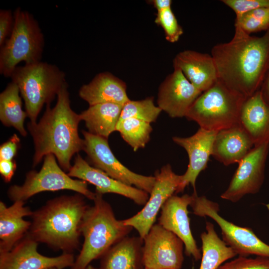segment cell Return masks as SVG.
Masks as SVG:
<instances>
[{"label":"cell","instance_id":"32","mask_svg":"<svg viewBox=\"0 0 269 269\" xmlns=\"http://www.w3.org/2000/svg\"><path fill=\"white\" fill-rule=\"evenodd\" d=\"M217 269H269V258L257 256L255 258L239 256L224 263Z\"/></svg>","mask_w":269,"mask_h":269},{"label":"cell","instance_id":"18","mask_svg":"<svg viewBox=\"0 0 269 269\" xmlns=\"http://www.w3.org/2000/svg\"><path fill=\"white\" fill-rule=\"evenodd\" d=\"M217 133L199 128L190 136L172 137L175 143L186 150L189 158L187 169L185 173L182 175L181 181L176 193L183 192L189 184L193 187L194 192H196L197 178L207 166L210 156L212 155L213 145Z\"/></svg>","mask_w":269,"mask_h":269},{"label":"cell","instance_id":"12","mask_svg":"<svg viewBox=\"0 0 269 269\" xmlns=\"http://www.w3.org/2000/svg\"><path fill=\"white\" fill-rule=\"evenodd\" d=\"M155 183L144 207L131 218L124 220L125 225L134 228L142 239L155 223L157 215L166 200L177 192L182 175L176 174L167 164L155 172Z\"/></svg>","mask_w":269,"mask_h":269},{"label":"cell","instance_id":"38","mask_svg":"<svg viewBox=\"0 0 269 269\" xmlns=\"http://www.w3.org/2000/svg\"><path fill=\"white\" fill-rule=\"evenodd\" d=\"M149 1L156 8L157 11L171 7L172 4L171 0H152Z\"/></svg>","mask_w":269,"mask_h":269},{"label":"cell","instance_id":"22","mask_svg":"<svg viewBox=\"0 0 269 269\" xmlns=\"http://www.w3.org/2000/svg\"><path fill=\"white\" fill-rule=\"evenodd\" d=\"M79 95L89 106L103 103L124 106L130 100L127 93L126 84L108 72L97 74L90 82L82 85Z\"/></svg>","mask_w":269,"mask_h":269},{"label":"cell","instance_id":"1","mask_svg":"<svg viewBox=\"0 0 269 269\" xmlns=\"http://www.w3.org/2000/svg\"><path fill=\"white\" fill-rule=\"evenodd\" d=\"M211 55L218 81L247 99L260 90L269 70V29L255 36L235 27L232 39L214 45Z\"/></svg>","mask_w":269,"mask_h":269},{"label":"cell","instance_id":"31","mask_svg":"<svg viewBox=\"0 0 269 269\" xmlns=\"http://www.w3.org/2000/svg\"><path fill=\"white\" fill-rule=\"evenodd\" d=\"M155 22L163 28L165 39L169 42H176L183 33L171 7L157 11Z\"/></svg>","mask_w":269,"mask_h":269},{"label":"cell","instance_id":"37","mask_svg":"<svg viewBox=\"0 0 269 269\" xmlns=\"http://www.w3.org/2000/svg\"><path fill=\"white\" fill-rule=\"evenodd\" d=\"M259 90L263 99L269 106V70L268 71Z\"/></svg>","mask_w":269,"mask_h":269},{"label":"cell","instance_id":"36","mask_svg":"<svg viewBox=\"0 0 269 269\" xmlns=\"http://www.w3.org/2000/svg\"><path fill=\"white\" fill-rule=\"evenodd\" d=\"M16 169V163L13 160H0V173L5 183L10 182Z\"/></svg>","mask_w":269,"mask_h":269},{"label":"cell","instance_id":"39","mask_svg":"<svg viewBox=\"0 0 269 269\" xmlns=\"http://www.w3.org/2000/svg\"><path fill=\"white\" fill-rule=\"evenodd\" d=\"M86 269H99L97 268H95L94 267H93L92 265H89Z\"/></svg>","mask_w":269,"mask_h":269},{"label":"cell","instance_id":"7","mask_svg":"<svg viewBox=\"0 0 269 269\" xmlns=\"http://www.w3.org/2000/svg\"><path fill=\"white\" fill-rule=\"evenodd\" d=\"M246 99L218 81L199 96L185 117L200 128L218 132L240 124L241 110Z\"/></svg>","mask_w":269,"mask_h":269},{"label":"cell","instance_id":"29","mask_svg":"<svg viewBox=\"0 0 269 269\" xmlns=\"http://www.w3.org/2000/svg\"><path fill=\"white\" fill-rule=\"evenodd\" d=\"M161 111L154 105L152 97L138 101L130 100L123 106L119 121L135 118L151 123L156 121Z\"/></svg>","mask_w":269,"mask_h":269},{"label":"cell","instance_id":"33","mask_svg":"<svg viewBox=\"0 0 269 269\" xmlns=\"http://www.w3.org/2000/svg\"><path fill=\"white\" fill-rule=\"evenodd\" d=\"M221 1L234 11L236 18L259 8L269 7V0H222Z\"/></svg>","mask_w":269,"mask_h":269},{"label":"cell","instance_id":"17","mask_svg":"<svg viewBox=\"0 0 269 269\" xmlns=\"http://www.w3.org/2000/svg\"><path fill=\"white\" fill-rule=\"evenodd\" d=\"M67 174L71 177L94 185L96 192L102 195L105 193L121 195L139 205H144L149 198L146 192L113 178L102 170L91 165L79 153L76 154L74 164Z\"/></svg>","mask_w":269,"mask_h":269},{"label":"cell","instance_id":"5","mask_svg":"<svg viewBox=\"0 0 269 269\" xmlns=\"http://www.w3.org/2000/svg\"><path fill=\"white\" fill-rule=\"evenodd\" d=\"M18 86L30 122L36 123L44 105H50L68 85L65 73L55 65L40 61L16 67L10 77Z\"/></svg>","mask_w":269,"mask_h":269},{"label":"cell","instance_id":"27","mask_svg":"<svg viewBox=\"0 0 269 269\" xmlns=\"http://www.w3.org/2000/svg\"><path fill=\"white\" fill-rule=\"evenodd\" d=\"M19 94L18 86L12 81L0 94V120L4 126L15 128L25 137L27 132L24 128V122L28 116L22 110Z\"/></svg>","mask_w":269,"mask_h":269},{"label":"cell","instance_id":"15","mask_svg":"<svg viewBox=\"0 0 269 269\" xmlns=\"http://www.w3.org/2000/svg\"><path fill=\"white\" fill-rule=\"evenodd\" d=\"M192 200V195L187 194L169 197L161 209L158 224L179 237L184 243L185 254L197 261L202 254L190 228L188 206Z\"/></svg>","mask_w":269,"mask_h":269},{"label":"cell","instance_id":"13","mask_svg":"<svg viewBox=\"0 0 269 269\" xmlns=\"http://www.w3.org/2000/svg\"><path fill=\"white\" fill-rule=\"evenodd\" d=\"M269 151V143L254 146L238 163L228 188L221 198L236 203L246 195L258 193L264 182Z\"/></svg>","mask_w":269,"mask_h":269},{"label":"cell","instance_id":"6","mask_svg":"<svg viewBox=\"0 0 269 269\" xmlns=\"http://www.w3.org/2000/svg\"><path fill=\"white\" fill-rule=\"evenodd\" d=\"M9 37L0 49V73L10 77L17 64L41 61L44 46V36L38 21L28 11L17 8Z\"/></svg>","mask_w":269,"mask_h":269},{"label":"cell","instance_id":"3","mask_svg":"<svg viewBox=\"0 0 269 269\" xmlns=\"http://www.w3.org/2000/svg\"><path fill=\"white\" fill-rule=\"evenodd\" d=\"M85 198L77 193L49 200L33 211L27 235L55 251L73 254L79 249L81 227L89 207Z\"/></svg>","mask_w":269,"mask_h":269},{"label":"cell","instance_id":"30","mask_svg":"<svg viewBox=\"0 0 269 269\" xmlns=\"http://www.w3.org/2000/svg\"><path fill=\"white\" fill-rule=\"evenodd\" d=\"M235 27L244 32L251 33L269 29V7L259 8L236 18Z\"/></svg>","mask_w":269,"mask_h":269},{"label":"cell","instance_id":"23","mask_svg":"<svg viewBox=\"0 0 269 269\" xmlns=\"http://www.w3.org/2000/svg\"><path fill=\"white\" fill-rule=\"evenodd\" d=\"M240 123L250 136L254 146L269 143V106L260 90L244 101Z\"/></svg>","mask_w":269,"mask_h":269},{"label":"cell","instance_id":"16","mask_svg":"<svg viewBox=\"0 0 269 269\" xmlns=\"http://www.w3.org/2000/svg\"><path fill=\"white\" fill-rule=\"evenodd\" d=\"M201 93L180 70L174 69L159 87L157 103L162 111L171 118H182L185 117Z\"/></svg>","mask_w":269,"mask_h":269},{"label":"cell","instance_id":"34","mask_svg":"<svg viewBox=\"0 0 269 269\" xmlns=\"http://www.w3.org/2000/svg\"><path fill=\"white\" fill-rule=\"evenodd\" d=\"M14 24L13 14L11 10H0V47H1L7 37L10 35Z\"/></svg>","mask_w":269,"mask_h":269},{"label":"cell","instance_id":"14","mask_svg":"<svg viewBox=\"0 0 269 269\" xmlns=\"http://www.w3.org/2000/svg\"><path fill=\"white\" fill-rule=\"evenodd\" d=\"M38 245L26 234L10 251L0 253V269H64L73 265V254L45 256L37 251Z\"/></svg>","mask_w":269,"mask_h":269},{"label":"cell","instance_id":"24","mask_svg":"<svg viewBox=\"0 0 269 269\" xmlns=\"http://www.w3.org/2000/svg\"><path fill=\"white\" fill-rule=\"evenodd\" d=\"M143 245L139 236L125 237L101 257L99 269H144Z\"/></svg>","mask_w":269,"mask_h":269},{"label":"cell","instance_id":"28","mask_svg":"<svg viewBox=\"0 0 269 269\" xmlns=\"http://www.w3.org/2000/svg\"><path fill=\"white\" fill-rule=\"evenodd\" d=\"M152 131L150 123L135 118L119 121L116 127V131L134 151L145 147Z\"/></svg>","mask_w":269,"mask_h":269},{"label":"cell","instance_id":"19","mask_svg":"<svg viewBox=\"0 0 269 269\" xmlns=\"http://www.w3.org/2000/svg\"><path fill=\"white\" fill-rule=\"evenodd\" d=\"M173 63L174 69L180 70L202 93L218 81L216 66L211 54L185 50L175 56Z\"/></svg>","mask_w":269,"mask_h":269},{"label":"cell","instance_id":"10","mask_svg":"<svg viewBox=\"0 0 269 269\" xmlns=\"http://www.w3.org/2000/svg\"><path fill=\"white\" fill-rule=\"evenodd\" d=\"M84 136L83 149L92 166L110 177L130 186H134L148 194L155 183L154 176L136 173L123 165L111 149L108 139L82 131Z\"/></svg>","mask_w":269,"mask_h":269},{"label":"cell","instance_id":"26","mask_svg":"<svg viewBox=\"0 0 269 269\" xmlns=\"http://www.w3.org/2000/svg\"><path fill=\"white\" fill-rule=\"evenodd\" d=\"M200 237L202 254L199 269H217L226 261L237 255L218 237L212 223L206 222V231Z\"/></svg>","mask_w":269,"mask_h":269},{"label":"cell","instance_id":"4","mask_svg":"<svg viewBox=\"0 0 269 269\" xmlns=\"http://www.w3.org/2000/svg\"><path fill=\"white\" fill-rule=\"evenodd\" d=\"M95 193L94 205L88 208L81 227L84 237L82 249L70 269H86L133 229L118 220L103 195Z\"/></svg>","mask_w":269,"mask_h":269},{"label":"cell","instance_id":"20","mask_svg":"<svg viewBox=\"0 0 269 269\" xmlns=\"http://www.w3.org/2000/svg\"><path fill=\"white\" fill-rule=\"evenodd\" d=\"M16 201L10 206L0 202V253L10 251L28 233L31 222L23 217L31 216L33 211Z\"/></svg>","mask_w":269,"mask_h":269},{"label":"cell","instance_id":"35","mask_svg":"<svg viewBox=\"0 0 269 269\" xmlns=\"http://www.w3.org/2000/svg\"><path fill=\"white\" fill-rule=\"evenodd\" d=\"M20 142L19 137L14 134L6 141L1 144L0 146V160H13L20 147Z\"/></svg>","mask_w":269,"mask_h":269},{"label":"cell","instance_id":"25","mask_svg":"<svg viewBox=\"0 0 269 269\" xmlns=\"http://www.w3.org/2000/svg\"><path fill=\"white\" fill-rule=\"evenodd\" d=\"M123 105L103 103L89 106L79 115L90 133L108 139L116 131Z\"/></svg>","mask_w":269,"mask_h":269},{"label":"cell","instance_id":"21","mask_svg":"<svg viewBox=\"0 0 269 269\" xmlns=\"http://www.w3.org/2000/svg\"><path fill=\"white\" fill-rule=\"evenodd\" d=\"M254 143L240 124L217 132L212 156L226 166L239 163L254 147Z\"/></svg>","mask_w":269,"mask_h":269},{"label":"cell","instance_id":"2","mask_svg":"<svg viewBox=\"0 0 269 269\" xmlns=\"http://www.w3.org/2000/svg\"><path fill=\"white\" fill-rule=\"evenodd\" d=\"M55 106L46 110L38 123H27L34 147L32 166L35 167L44 156L53 154L60 166L68 172L75 154L83 150L84 139L78 133L80 115L71 108L68 85L58 93Z\"/></svg>","mask_w":269,"mask_h":269},{"label":"cell","instance_id":"9","mask_svg":"<svg viewBox=\"0 0 269 269\" xmlns=\"http://www.w3.org/2000/svg\"><path fill=\"white\" fill-rule=\"evenodd\" d=\"M190 205L193 213L200 217H209L221 229L222 240L240 256L250 255L269 258V245L261 240L253 230L230 222L219 214V205L204 196L193 192Z\"/></svg>","mask_w":269,"mask_h":269},{"label":"cell","instance_id":"11","mask_svg":"<svg viewBox=\"0 0 269 269\" xmlns=\"http://www.w3.org/2000/svg\"><path fill=\"white\" fill-rule=\"evenodd\" d=\"M142 262L145 269H181L182 241L159 224H154L143 239Z\"/></svg>","mask_w":269,"mask_h":269},{"label":"cell","instance_id":"41","mask_svg":"<svg viewBox=\"0 0 269 269\" xmlns=\"http://www.w3.org/2000/svg\"></svg>","mask_w":269,"mask_h":269},{"label":"cell","instance_id":"8","mask_svg":"<svg viewBox=\"0 0 269 269\" xmlns=\"http://www.w3.org/2000/svg\"><path fill=\"white\" fill-rule=\"evenodd\" d=\"M43 159L39 171H28L22 185H13L9 187L7 194L10 200L25 202L40 192L62 190L74 191L89 199H94L96 193L88 189V183L69 176L58 164L53 154L46 155Z\"/></svg>","mask_w":269,"mask_h":269},{"label":"cell","instance_id":"40","mask_svg":"<svg viewBox=\"0 0 269 269\" xmlns=\"http://www.w3.org/2000/svg\"><path fill=\"white\" fill-rule=\"evenodd\" d=\"M57 269L55 268H49V269Z\"/></svg>","mask_w":269,"mask_h":269}]
</instances>
